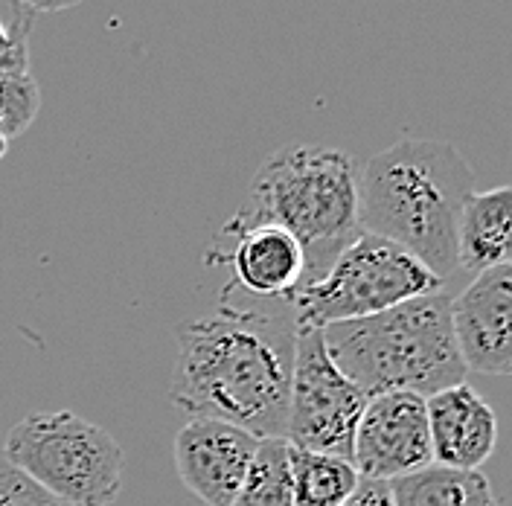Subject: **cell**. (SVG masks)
<instances>
[{"label":"cell","instance_id":"obj_1","mask_svg":"<svg viewBox=\"0 0 512 506\" xmlns=\"http://www.w3.org/2000/svg\"><path fill=\"white\" fill-rule=\"evenodd\" d=\"M297 320L254 306H224L178 326L169 399L190 419H219L259 440L286 437Z\"/></svg>","mask_w":512,"mask_h":506},{"label":"cell","instance_id":"obj_2","mask_svg":"<svg viewBox=\"0 0 512 506\" xmlns=\"http://www.w3.org/2000/svg\"><path fill=\"white\" fill-rule=\"evenodd\" d=\"M472 192V166L454 143L408 137L361 166L358 222L446 285L460 274L457 227Z\"/></svg>","mask_w":512,"mask_h":506},{"label":"cell","instance_id":"obj_3","mask_svg":"<svg viewBox=\"0 0 512 506\" xmlns=\"http://www.w3.org/2000/svg\"><path fill=\"white\" fill-rule=\"evenodd\" d=\"M358 178L350 152L288 143L259 163L245 204L227 224L288 230L306 253V283H315L361 233Z\"/></svg>","mask_w":512,"mask_h":506},{"label":"cell","instance_id":"obj_4","mask_svg":"<svg viewBox=\"0 0 512 506\" xmlns=\"http://www.w3.org/2000/svg\"><path fill=\"white\" fill-rule=\"evenodd\" d=\"M323 344L335 367L367 396L416 393L434 396L466 381L451 294L446 288L399 303L379 315L323 326Z\"/></svg>","mask_w":512,"mask_h":506},{"label":"cell","instance_id":"obj_5","mask_svg":"<svg viewBox=\"0 0 512 506\" xmlns=\"http://www.w3.org/2000/svg\"><path fill=\"white\" fill-rule=\"evenodd\" d=\"M3 454L67 506H111L120 498L123 448L79 413H30L9 431Z\"/></svg>","mask_w":512,"mask_h":506},{"label":"cell","instance_id":"obj_6","mask_svg":"<svg viewBox=\"0 0 512 506\" xmlns=\"http://www.w3.org/2000/svg\"><path fill=\"white\" fill-rule=\"evenodd\" d=\"M443 288L446 285L405 248L361 230L323 277L306 283L291 297L288 309L297 326L323 329L329 323L379 315Z\"/></svg>","mask_w":512,"mask_h":506},{"label":"cell","instance_id":"obj_7","mask_svg":"<svg viewBox=\"0 0 512 506\" xmlns=\"http://www.w3.org/2000/svg\"><path fill=\"white\" fill-rule=\"evenodd\" d=\"M364 405L367 396L329 358L323 329L297 326L288 387V443L352 460V437Z\"/></svg>","mask_w":512,"mask_h":506},{"label":"cell","instance_id":"obj_8","mask_svg":"<svg viewBox=\"0 0 512 506\" xmlns=\"http://www.w3.org/2000/svg\"><path fill=\"white\" fill-rule=\"evenodd\" d=\"M434 463L428 405L416 393L367 399L352 437V466L367 480H396Z\"/></svg>","mask_w":512,"mask_h":506},{"label":"cell","instance_id":"obj_9","mask_svg":"<svg viewBox=\"0 0 512 506\" xmlns=\"http://www.w3.org/2000/svg\"><path fill=\"white\" fill-rule=\"evenodd\" d=\"M451 323L466 370L512 376V265L475 274L451 297Z\"/></svg>","mask_w":512,"mask_h":506},{"label":"cell","instance_id":"obj_10","mask_svg":"<svg viewBox=\"0 0 512 506\" xmlns=\"http://www.w3.org/2000/svg\"><path fill=\"white\" fill-rule=\"evenodd\" d=\"M259 437L219 419H190L175 437V472L207 506H230L254 460Z\"/></svg>","mask_w":512,"mask_h":506},{"label":"cell","instance_id":"obj_11","mask_svg":"<svg viewBox=\"0 0 512 506\" xmlns=\"http://www.w3.org/2000/svg\"><path fill=\"white\" fill-rule=\"evenodd\" d=\"M222 239H230L227 262L233 283L259 303H283L306 283V253L300 242L274 224H224Z\"/></svg>","mask_w":512,"mask_h":506},{"label":"cell","instance_id":"obj_12","mask_svg":"<svg viewBox=\"0 0 512 506\" xmlns=\"http://www.w3.org/2000/svg\"><path fill=\"white\" fill-rule=\"evenodd\" d=\"M434 463L446 469L480 472V466L495 454L498 416L489 402L466 381L425 399Z\"/></svg>","mask_w":512,"mask_h":506},{"label":"cell","instance_id":"obj_13","mask_svg":"<svg viewBox=\"0 0 512 506\" xmlns=\"http://www.w3.org/2000/svg\"><path fill=\"white\" fill-rule=\"evenodd\" d=\"M457 265L466 274L512 265V187L469 195L457 227Z\"/></svg>","mask_w":512,"mask_h":506},{"label":"cell","instance_id":"obj_14","mask_svg":"<svg viewBox=\"0 0 512 506\" xmlns=\"http://www.w3.org/2000/svg\"><path fill=\"white\" fill-rule=\"evenodd\" d=\"M32 12L15 9V35L0 56V134L6 140L21 137L41 111V88L30 70Z\"/></svg>","mask_w":512,"mask_h":506},{"label":"cell","instance_id":"obj_15","mask_svg":"<svg viewBox=\"0 0 512 506\" xmlns=\"http://www.w3.org/2000/svg\"><path fill=\"white\" fill-rule=\"evenodd\" d=\"M390 495L393 506H498L483 472L446 469L437 463L390 480Z\"/></svg>","mask_w":512,"mask_h":506},{"label":"cell","instance_id":"obj_16","mask_svg":"<svg viewBox=\"0 0 512 506\" xmlns=\"http://www.w3.org/2000/svg\"><path fill=\"white\" fill-rule=\"evenodd\" d=\"M288 460H291L294 506H344L361 483L358 469L347 457L291 445Z\"/></svg>","mask_w":512,"mask_h":506},{"label":"cell","instance_id":"obj_17","mask_svg":"<svg viewBox=\"0 0 512 506\" xmlns=\"http://www.w3.org/2000/svg\"><path fill=\"white\" fill-rule=\"evenodd\" d=\"M286 437L259 440L254 460L245 472V480L230 506H294L291 486V460Z\"/></svg>","mask_w":512,"mask_h":506},{"label":"cell","instance_id":"obj_18","mask_svg":"<svg viewBox=\"0 0 512 506\" xmlns=\"http://www.w3.org/2000/svg\"><path fill=\"white\" fill-rule=\"evenodd\" d=\"M0 506H67L30 475H24L0 448Z\"/></svg>","mask_w":512,"mask_h":506},{"label":"cell","instance_id":"obj_19","mask_svg":"<svg viewBox=\"0 0 512 506\" xmlns=\"http://www.w3.org/2000/svg\"><path fill=\"white\" fill-rule=\"evenodd\" d=\"M344 506H393V495H390V483L384 480H367L361 477L358 489L347 498Z\"/></svg>","mask_w":512,"mask_h":506},{"label":"cell","instance_id":"obj_20","mask_svg":"<svg viewBox=\"0 0 512 506\" xmlns=\"http://www.w3.org/2000/svg\"><path fill=\"white\" fill-rule=\"evenodd\" d=\"M12 3L27 12H62V9H73L85 0H12Z\"/></svg>","mask_w":512,"mask_h":506},{"label":"cell","instance_id":"obj_21","mask_svg":"<svg viewBox=\"0 0 512 506\" xmlns=\"http://www.w3.org/2000/svg\"><path fill=\"white\" fill-rule=\"evenodd\" d=\"M12 35H15V12H12L9 24H3V21H0V56L9 50V44H12Z\"/></svg>","mask_w":512,"mask_h":506},{"label":"cell","instance_id":"obj_22","mask_svg":"<svg viewBox=\"0 0 512 506\" xmlns=\"http://www.w3.org/2000/svg\"><path fill=\"white\" fill-rule=\"evenodd\" d=\"M6 152H9V140H6V137L0 134V160L6 158Z\"/></svg>","mask_w":512,"mask_h":506}]
</instances>
